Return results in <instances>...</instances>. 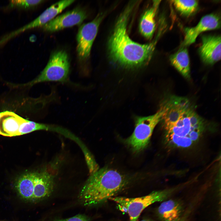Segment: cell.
Wrapping results in <instances>:
<instances>
[{"mask_svg":"<svg viewBox=\"0 0 221 221\" xmlns=\"http://www.w3.org/2000/svg\"><path fill=\"white\" fill-rule=\"evenodd\" d=\"M131 10V7H129L121 15L108 43L109 54L113 60L129 68L147 64L152 56L157 40V39L151 43L141 44L130 38L126 27Z\"/></svg>","mask_w":221,"mask_h":221,"instance_id":"6da1fadb","label":"cell"},{"mask_svg":"<svg viewBox=\"0 0 221 221\" xmlns=\"http://www.w3.org/2000/svg\"><path fill=\"white\" fill-rule=\"evenodd\" d=\"M125 175L115 169L104 167L91 173L80 192L84 205L91 206L113 197L127 184Z\"/></svg>","mask_w":221,"mask_h":221,"instance_id":"7a4b0ae2","label":"cell"},{"mask_svg":"<svg viewBox=\"0 0 221 221\" xmlns=\"http://www.w3.org/2000/svg\"><path fill=\"white\" fill-rule=\"evenodd\" d=\"M204 128V120L190 105L167 131L166 140L174 146L188 147L199 139Z\"/></svg>","mask_w":221,"mask_h":221,"instance_id":"3957f363","label":"cell"},{"mask_svg":"<svg viewBox=\"0 0 221 221\" xmlns=\"http://www.w3.org/2000/svg\"><path fill=\"white\" fill-rule=\"evenodd\" d=\"M167 109L164 102L155 114L136 118L135 127L132 134L125 140V142L135 152L144 149L148 144L153 130Z\"/></svg>","mask_w":221,"mask_h":221,"instance_id":"277c9868","label":"cell"},{"mask_svg":"<svg viewBox=\"0 0 221 221\" xmlns=\"http://www.w3.org/2000/svg\"><path fill=\"white\" fill-rule=\"evenodd\" d=\"M70 67L68 56L66 51L60 50L55 52L39 75L28 84L32 85L48 81H66L68 78Z\"/></svg>","mask_w":221,"mask_h":221,"instance_id":"5b68a950","label":"cell"},{"mask_svg":"<svg viewBox=\"0 0 221 221\" xmlns=\"http://www.w3.org/2000/svg\"><path fill=\"white\" fill-rule=\"evenodd\" d=\"M170 194L169 191L164 190L153 192L147 196L139 197H113L109 199L118 204L121 211L128 214L130 221H136L145 208L154 203L164 200Z\"/></svg>","mask_w":221,"mask_h":221,"instance_id":"8992f818","label":"cell"},{"mask_svg":"<svg viewBox=\"0 0 221 221\" xmlns=\"http://www.w3.org/2000/svg\"><path fill=\"white\" fill-rule=\"evenodd\" d=\"M103 17L102 14H99L92 21L83 24L79 28L77 36V51L80 60L89 56Z\"/></svg>","mask_w":221,"mask_h":221,"instance_id":"52a82bcc","label":"cell"},{"mask_svg":"<svg viewBox=\"0 0 221 221\" xmlns=\"http://www.w3.org/2000/svg\"><path fill=\"white\" fill-rule=\"evenodd\" d=\"M87 17L85 10L80 8H76L55 17L43 26V29L48 32H56L79 25Z\"/></svg>","mask_w":221,"mask_h":221,"instance_id":"ba28073f","label":"cell"},{"mask_svg":"<svg viewBox=\"0 0 221 221\" xmlns=\"http://www.w3.org/2000/svg\"><path fill=\"white\" fill-rule=\"evenodd\" d=\"M164 101L167 109L161 120L167 131L175 124L191 105L187 99L176 96H170Z\"/></svg>","mask_w":221,"mask_h":221,"instance_id":"9c48e42d","label":"cell"},{"mask_svg":"<svg viewBox=\"0 0 221 221\" xmlns=\"http://www.w3.org/2000/svg\"><path fill=\"white\" fill-rule=\"evenodd\" d=\"M220 26V18L218 15L210 14L203 16L196 26L184 28L185 36L181 47H186L194 43L201 33L218 29Z\"/></svg>","mask_w":221,"mask_h":221,"instance_id":"30bf717a","label":"cell"},{"mask_svg":"<svg viewBox=\"0 0 221 221\" xmlns=\"http://www.w3.org/2000/svg\"><path fill=\"white\" fill-rule=\"evenodd\" d=\"M202 45L199 52L205 64L212 65L221 59V36L217 35H204L202 36Z\"/></svg>","mask_w":221,"mask_h":221,"instance_id":"8fae6325","label":"cell"},{"mask_svg":"<svg viewBox=\"0 0 221 221\" xmlns=\"http://www.w3.org/2000/svg\"><path fill=\"white\" fill-rule=\"evenodd\" d=\"M53 177L47 171L35 172L31 202L41 200L49 196L53 187Z\"/></svg>","mask_w":221,"mask_h":221,"instance_id":"7c38bea8","label":"cell"},{"mask_svg":"<svg viewBox=\"0 0 221 221\" xmlns=\"http://www.w3.org/2000/svg\"><path fill=\"white\" fill-rule=\"evenodd\" d=\"M23 119L13 112L5 111L0 118V131L3 135L8 137L19 135V128Z\"/></svg>","mask_w":221,"mask_h":221,"instance_id":"4fadbf2b","label":"cell"},{"mask_svg":"<svg viewBox=\"0 0 221 221\" xmlns=\"http://www.w3.org/2000/svg\"><path fill=\"white\" fill-rule=\"evenodd\" d=\"M160 1H154L152 7L145 11L140 21V32L142 35L148 39L152 38L155 30V17Z\"/></svg>","mask_w":221,"mask_h":221,"instance_id":"5bb4252c","label":"cell"},{"mask_svg":"<svg viewBox=\"0 0 221 221\" xmlns=\"http://www.w3.org/2000/svg\"><path fill=\"white\" fill-rule=\"evenodd\" d=\"M169 60L172 65L183 76L188 79H190V59L186 47H181L170 56Z\"/></svg>","mask_w":221,"mask_h":221,"instance_id":"9a60e30c","label":"cell"},{"mask_svg":"<svg viewBox=\"0 0 221 221\" xmlns=\"http://www.w3.org/2000/svg\"><path fill=\"white\" fill-rule=\"evenodd\" d=\"M35 172L29 173L21 176L15 184V188L23 199L31 201L33 196Z\"/></svg>","mask_w":221,"mask_h":221,"instance_id":"2e32d148","label":"cell"},{"mask_svg":"<svg viewBox=\"0 0 221 221\" xmlns=\"http://www.w3.org/2000/svg\"><path fill=\"white\" fill-rule=\"evenodd\" d=\"M181 212L180 204L171 200L163 202L158 208L159 216L164 221H178Z\"/></svg>","mask_w":221,"mask_h":221,"instance_id":"e0dca14e","label":"cell"},{"mask_svg":"<svg viewBox=\"0 0 221 221\" xmlns=\"http://www.w3.org/2000/svg\"><path fill=\"white\" fill-rule=\"evenodd\" d=\"M75 1L74 0H62L51 6L35 19L38 27L43 26L51 21Z\"/></svg>","mask_w":221,"mask_h":221,"instance_id":"ac0fdd59","label":"cell"},{"mask_svg":"<svg viewBox=\"0 0 221 221\" xmlns=\"http://www.w3.org/2000/svg\"><path fill=\"white\" fill-rule=\"evenodd\" d=\"M44 130L57 131L61 130L60 128L49 125L36 122L24 118L19 128V135L38 130Z\"/></svg>","mask_w":221,"mask_h":221,"instance_id":"d6986e66","label":"cell"},{"mask_svg":"<svg viewBox=\"0 0 221 221\" xmlns=\"http://www.w3.org/2000/svg\"><path fill=\"white\" fill-rule=\"evenodd\" d=\"M175 8L182 15L189 16L196 10L198 1L195 0L172 1Z\"/></svg>","mask_w":221,"mask_h":221,"instance_id":"ffe728a7","label":"cell"},{"mask_svg":"<svg viewBox=\"0 0 221 221\" xmlns=\"http://www.w3.org/2000/svg\"><path fill=\"white\" fill-rule=\"evenodd\" d=\"M44 1L41 0H12L10 1L8 7L12 8L28 9L35 7Z\"/></svg>","mask_w":221,"mask_h":221,"instance_id":"44dd1931","label":"cell"},{"mask_svg":"<svg viewBox=\"0 0 221 221\" xmlns=\"http://www.w3.org/2000/svg\"><path fill=\"white\" fill-rule=\"evenodd\" d=\"M56 221H89L88 218L82 214H78L69 218L60 219Z\"/></svg>","mask_w":221,"mask_h":221,"instance_id":"7402d4cb","label":"cell"},{"mask_svg":"<svg viewBox=\"0 0 221 221\" xmlns=\"http://www.w3.org/2000/svg\"><path fill=\"white\" fill-rule=\"evenodd\" d=\"M5 112V111L0 113V118L4 114Z\"/></svg>","mask_w":221,"mask_h":221,"instance_id":"603a6c76","label":"cell"},{"mask_svg":"<svg viewBox=\"0 0 221 221\" xmlns=\"http://www.w3.org/2000/svg\"><path fill=\"white\" fill-rule=\"evenodd\" d=\"M140 221H150L149 220H141Z\"/></svg>","mask_w":221,"mask_h":221,"instance_id":"cb8c5ba5","label":"cell"}]
</instances>
